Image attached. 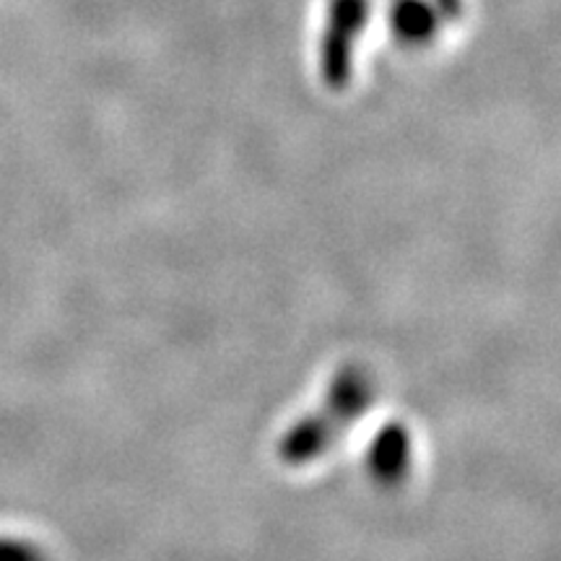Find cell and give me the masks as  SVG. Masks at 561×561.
Segmentation results:
<instances>
[{
	"instance_id": "cell-6",
	"label": "cell",
	"mask_w": 561,
	"mask_h": 561,
	"mask_svg": "<svg viewBox=\"0 0 561 561\" xmlns=\"http://www.w3.org/2000/svg\"><path fill=\"white\" fill-rule=\"evenodd\" d=\"M432 5L445 19H460L462 13V0H432Z\"/></svg>"
},
{
	"instance_id": "cell-4",
	"label": "cell",
	"mask_w": 561,
	"mask_h": 561,
	"mask_svg": "<svg viewBox=\"0 0 561 561\" xmlns=\"http://www.w3.org/2000/svg\"><path fill=\"white\" fill-rule=\"evenodd\" d=\"M439 13L432 0H392L390 26L403 45H430L439 32Z\"/></svg>"
},
{
	"instance_id": "cell-2",
	"label": "cell",
	"mask_w": 561,
	"mask_h": 561,
	"mask_svg": "<svg viewBox=\"0 0 561 561\" xmlns=\"http://www.w3.org/2000/svg\"><path fill=\"white\" fill-rule=\"evenodd\" d=\"M369 0H328L320 37V76L331 91H343L354 76L356 47L369 24Z\"/></svg>"
},
{
	"instance_id": "cell-1",
	"label": "cell",
	"mask_w": 561,
	"mask_h": 561,
	"mask_svg": "<svg viewBox=\"0 0 561 561\" xmlns=\"http://www.w3.org/2000/svg\"><path fill=\"white\" fill-rule=\"evenodd\" d=\"M375 401V377L362 364L343 367L328 388L325 401L318 411L299 419L278 445V458L286 466H305L318 460L354 421H359Z\"/></svg>"
},
{
	"instance_id": "cell-5",
	"label": "cell",
	"mask_w": 561,
	"mask_h": 561,
	"mask_svg": "<svg viewBox=\"0 0 561 561\" xmlns=\"http://www.w3.org/2000/svg\"><path fill=\"white\" fill-rule=\"evenodd\" d=\"M0 561H47L37 546L16 541V538H0Z\"/></svg>"
},
{
	"instance_id": "cell-3",
	"label": "cell",
	"mask_w": 561,
	"mask_h": 561,
	"mask_svg": "<svg viewBox=\"0 0 561 561\" xmlns=\"http://www.w3.org/2000/svg\"><path fill=\"white\" fill-rule=\"evenodd\" d=\"M411 466V437L401 424H388L369 447V473L382 486H396Z\"/></svg>"
}]
</instances>
